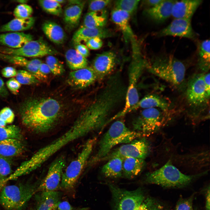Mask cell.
I'll return each instance as SVG.
<instances>
[{
    "label": "cell",
    "mask_w": 210,
    "mask_h": 210,
    "mask_svg": "<svg viewBox=\"0 0 210 210\" xmlns=\"http://www.w3.org/2000/svg\"><path fill=\"white\" fill-rule=\"evenodd\" d=\"M66 64L73 71L85 68L88 66L87 58L80 54L75 49H70L65 54Z\"/></svg>",
    "instance_id": "cell-34"
},
{
    "label": "cell",
    "mask_w": 210,
    "mask_h": 210,
    "mask_svg": "<svg viewBox=\"0 0 210 210\" xmlns=\"http://www.w3.org/2000/svg\"><path fill=\"white\" fill-rule=\"evenodd\" d=\"M32 35L23 32H15L0 34V44L13 48H19L32 40Z\"/></svg>",
    "instance_id": "cell-23"
},
{
    "label": "cell",
    "mask_w": 210,
    "mask_h": 210,
    "mask_svg": "<svg viewBox=\"0 0 210 210\" xmlns=\"http://www.w3.org/2000/svg\"><path fill=\"white\" fill-rule=\"evenodd\" d=\"M163 0H147L144 1V4L148 6L149 8L154 7L158 5Z\"/></svg>",
    "instance_id": "cell-53"
},
{
    "label": "cell",
    "mask_w": 210,
    "mask_h": 210,
    "mask_svg": "<svg viewBox=\"0 0 210 210\" xmlns=\"http://www.w3.org/2000/svg\"><path fill=\"white\" fill-rule=\"evenodd\" d=\"M42 28L45 35L52 42L58 44L64 42L65 32L61 27L57 23L47 21L43 24Z\"/></svg>",
    "instance_id": "cell-29"
},
{
    "label": "cell",
    "mask_w": 210,
    "mask_h": 210,
    "mask_svg": "<svg viewBox=\"0 0 210 210\" xmlns=\"http://www.w3.org/2000/svg\"><path fill=\"white\" fill-rule=\"evenodd\" d=\"M8 94V92L5 87L4 83L0 77V96L5 97Z\"/></svg>",
    "instance_id": "cell-52"
},
{
    "label": "cell",
    "mask_w": 210,
    "mask_h": 210,
    "mask_svg": "<svg viewBox=\"0 0 210 210\" xmlns=\"http://www.w3.org/2000/svg\"><path fill=\"white\" fill-rule=\"evenodd\" d=\"M0 58L15 65L21 66L34 76L39 81H45L47 76L42 74L38 68L32 63V60H28L25 57L12 55L0 52Z\"/></svg>",
    "instance_id": "cell-22"
},
{
    "label": "cell",
    "mask_w": 210,
    "mask_h": 210,
    "mask_svg": "<svg viewBox=\"0 0 210 210\" xmlns=\"http://www.w3.org/2000/svg\"><path fill=\"white\" fill-rule=\"evenodd\" d=\"M192 197L180 200L178 202L175 210H193Z\"/></svg>",
    "instance_id": "cell-45"
},
{
    "label": "cell",
    "mask_w": 210,
    "mask_h": 210,
    "mask_svg": "<svg viewBox=\"0 0 210 210\" xmlns=\"http://www.w3.org/2000/svg\"><path fill=\"white\" fill-rule=\"evenodd\" d=\"M150 151V147L147 141L145 138H138L114 149L100 161L108 160L116 157L123 159L132 157L144 160L148 155Z\"/></svg>",
    "instance_id": "cell-13"
},
{
    "label": "cell",
    "mask_w": 210,
    "mask_h": 210,
    "mask_svg": "<svg viewBox=\"0 0 210 210\" xmlns=\"http://www.w3.org/2000/svg\"><path fill=\"white\" fill-rule=\"evenodd\" d=\"M0 52L24 57H40L45 56L53 55L58 53L55 49L42 38L32 40L19 48L0 47Z\"/></svg>",
    "instance_id": "cell-12"
},
{
    "label": "cell",
    "mask_w": 210,
    "mask_h": 210,
    "mask_svg": "<svg viewBox=\"0 0 210 210\" xmlns=\"http://www.w3.org/2000/svg\"><path fill=\"white\" fill-rule=\"evenodd\" d=\"M38 3L43 10L48 13L57 16L62 13L61 4L55 0H40Z\"/></svg>",
    "instance_id": "cell-36"
},
{
    "label": "cell",
    "mask_w": 210,
    "mask_h": 210,
    "mask_svg": "<svg viewBox=\"0 0 210 210\" xmlns=\"http://www.w3.org/2000/svg\"><path fill=\"white\" fill-rule=\"evenodd\" d=\"M114 35L111 30L104 27L90 28L82 26L74 34L72 40L75 44H82L95 37L101 38L112 37Z\"/></svg>",
    "instance_id": "cell-21"
},
{
    "label": "cell",
    "mask_w": 210,
    "mask_h": 210,
    "mask_svg": "<svg viewBox=\"0 0 210 210\" xmlns=\"http://www.w3.org/2000/svg\"><path fill=\"white\" fill-rule=\"evenodd\" d=\"M204 73L196 74L189 79L187 85L186 99L188 106L197 111L196 118L209 103L210 93L206 88Z\"/></svg>",
    "instance_id": "cell-9"
},
{
    "label": "cell",
    "mask_w": 210,
    "mask_h": 210,
    "mask_svg": "<svg viewBox=\"0 0 210 210\" xmlns=\"http://www.w3.org/2000/svg\"><path fill=\"white\" fill-rule=\"evenodd\" d=\"M75 48V49L83 57L86 58L89 56V50L85 45L82 44H77L76 45Z\"/></svg>",
    "instance_id": "cell-49"
},
{
    "label": "cell",
    "mask_w": 210,
    "mask_h": 210,
    "mask_svg": "<svg viewBox=\"0 0 210 210\" xmlns=\"http://www.w3.org/2000/svg\"><path fill=\"white\" fill-rule=\"evenodd\" d=\"M210 187L209 186V188L207 191L206 194V195L205 203L206 210H210Z\"/></svg>",
    "instance_id": "cell-54"
},
{
    "label": "cell",
    "mask_w": 210,
    "mask_h": 210,
    "mask_svg": "<svg viewBox=\"0 0 210 210\" xmlns=\"http://www.w3.org/2000/svg\"><path fill=\"white\" fill-rule=\"evenodd\" d=\"M97 141L96 137L88 139L77 158L72 161L63 172L60 187L66 190L73 188L85 166L88 163Z\"/></svg>",
    "instance_id": "cell-8"
},
{
    "label": "cell",
    "mask_w": 210,
    "mask_h": 210,
    "mask_svg": "<svg viewBox=\"0 0 210 210\" xmlns=\"http://www.w3.org/2000/svg\"><path fill=\"white\" fill-rule=\"evenodd\" d=\"M28 1L27 0H18L17 1L20 4H25Z\"/></svg>",
    "instance_id": "cell-58"
},
{
    "label": "cell",
    "mask_w": 210,
    "mask_h": 210,
    "mask_svg": "<svg viewBox=\"0 0 210 210\" xmlns=\"http://www.w3.org/2000/svg\"><path fill=\"white\" fill-rule=\"evenodd\" d=\"M84 2V1L78 0H71L68 1L69 4H78Z\"/></svg>",
    "instance_id": "cell-55"
},
{
    "label": "cell",
    "mask_w": 210,
    "mask_h": 210,
    "mask_svg": "<svg viewBox=\"0 0 210 210\" xmlns=\"http://www.w3.org/2000/svg\"><path fill=\"white\" fill-rule=\"evenodd\" d=\"M8 182L6 179L4 181L0 182V191L1 190L3 187L6 185V184Z\"/></svg>",
    "instance_id": "cell-56"
},
{
    "label": "cell",
    "mask_w": 210,
    "mask_h": 210,
    "mask_svg": "<svg viewBox=\"0 0 210 210\" xmlns=\"http://www.w3.org/2000/svg\"><path fill=\"white\" fill-rule=\"evenodd\" d=\"M66 159L62 155L57 157L51 164L44 179L41 181L37 192L56 191L60 187Z\"/></svg>",
    "instance_id": "cell-14"
},
{
    "label": "cell",
    "mask_w": 210,
    "mask_h": 210,
    "mask_svg": "<svg viewBox=\"0 0 210 210\" xmlns=\"http://www.w3.org/2000/svg\"><path fill=\"white\" fill-rule=\"evenodd\" d=\"M143 137L140 133L128 128L123 121L114 122L99 141L98 151L88 162L92 166L100 161L111 151L112 149L120 144H126Z\"/></svg>",
    "instance_id": "cell-3"
},
{
    "label": "cell",
    "mask_w": 210,
    "mask_h": 210,
    "mask_svg": "<svg viewBox=\"0 0 210 210\" xmlns=\"http://www.w3.org/2000/svg\"><path fill=\"white\" fill-rule=\"evenodd\" d=\"M88 208H76L73 207L66 201H61L58 203L56 210H88Z\"/></svg>",
    "instance_id": "cell-47"
},
{
    "label": "cell",
    "mask_w": 210,
    "mask_h": 210,
    "mask_svg": "<svg viewBox=\"0 0 210 210\" xmlns=\"http://www.w3.org/2000/svg\"><path fill=\"white\" fill-rule=\"evenodd\" d=\"M202 1V0H176L172 6V16L174 19L191 20Z\"/></svg>",
    "instance_id": "cell-19"
},
{
    "label": "cell",
    "mask_w": 210,
    "mask_h": 210,
    "mask_svg": "<svg viewBox=\"0 0 210 210\" xmlns=\"http://www.w3.org/2000/svg\"><path fill=\"white\" fill-rule=\"evenodd\" d=\"M41 181L5 186L0 190V204L7 210H21L36 192Z\"/></svg>",
    "instance_id": "cell-7"
},
{
    "label": "cell",
    "mask_w": 210,
    "mask_h": 210,
    "mask_svg": "<svg viewBox=\"0 0 210 210\" xmlns=\"http://www.w3.org/2000/svg\"><path fill=\"white\" fill-rule=\"evenodd\" d=\"M22 135L20 128L15 125L0 127V140L9 139L21 140Z\"/></svg>",
    "instance_id": "cell-35"
},
{
    "label": "cell",
    "mask_w": 210,
    "mask_h": 210,
    "mask_svg": "<svg viewBox=\"0 0 210 210\" xmlns=\"http://www.w3.org/2000/svg\"><path fill=\"white\" fill-rule=\"evenodd\" d=\"M6 178L3 177L0 174V182L4 181Z\"/></svg>",
    "instance_id": "cell-60"
},
{
    "label": "cell",
    "mask_w": 210,
    "mask_h": 210,
    "mask_svg": "<svg viewBox=\"0 0 210 210\" xmlns=\"http://www.w3.org/2000/svg\"><path fill=\"white\" fill-rule=\"evenodd\" d=\"M132 58L128 70V83L127 87L123 108L113 116L116 119L121 117L127 109L139 100L137 90L138 83L144 69L147 68L148 62L143 58L140 47L136 40L131 41Z\"/></svg>",
    "instance_id": "cell-5"
},
{
    "label": "cell",
    "mask_w": 210,
    "mask_h": 210,
    "mask_svg": "<svg viewBox=\"0 0 210 210\" xmlns=\"http://www.w3.org/2000/svg\"><path fill=\"white\" fill-rule=\"evenodd\" d=\"M38 69L42 74L46 76L51 72L49 66L46 63H42L40 65Z\"/></svg>",
    "instance_id": "cell-51"
},
{
    "label": "cell",
    "mask_w": 210,
    "mask_h": 210,
    "mask_svg": "<svg viewBox=\"0 0 210 210\" xmlns=\"http://www.w3.org/2000/svg\"><path fill=\"white\" fill-rule=\"evenodd\" d=\"M46 63L51 72L54 75H60L63 74L64 69L63 65L58 59L53 55H48L46 58Z\"/></svg>",
    "instance_id": "cell-38"
},
{
    "label": "cell",
    "mask_w": 210,
    "mask_h": 210,
    "mask_svg": "<svg viewBox=\"0 0 210 210\" xmlns=\"http://www.w3.org/2000/svg\"><path fill=\"white\" fill-rule=\"evenodd\" d=\"M6 124V123L3 120L0 118V127L5 126Z\"/></svg>",
    "instance_id": "cell-57"
},
{
    "label": "cell",
    "mask_w": 210,
    "mask_h": 210,
    "mask_svg": "<svg viewBox=\"0 0 210 210\" xmlns=\"http://www.w3.org/2000/svg\"><path fill=\"white\" fill-rule=\"evenodd\" d=\"M167 112L157 108L144 109L133 122V130L140 133L143 137L154 133L166 123Z\"/></svg>",
    "instance_id": "cell-11"
},
{
    "label": "cell",
    "mask_w": 210,
    "mask_h": 210,
    "mask_svg": "<svg viewBox=\"0 0 210 210\" xmlns=\"http://www.w3.org/2000/svg\"><path fill=\"white\" fill-rule=\"evenodd\" d=\"M25 147L21 140L9 139L0 140V155L7 158L16 156L22 154Z\"/></svg>",
    "instance_id": "cell-26"
},
{
    "label": "cell",
    "mask_w": 210,
    "mask_h": 210,
    "mask_svg": "<svg viewBox=\"0 0 210 210\" xmlns=\"http://www.w3.org/2000/svg\"><path fill=\"white\" fill-rule=\"evenodd\" d=\"M61 111L60 103L53 98H31L21 105L20 113L23 125L34 132L43 133L54 127Z\"/></svg>",
    "instance_id": "cell-1"
},
{
    "label": "cell",
    "mask_w": 210,
    "mask_h": 210,
    "mask_svg": "<svg viewBox=\"0 0 210 210\" xmlns=\"http://www.w3.org/2000/svg\"><path fill=\"white\" fill-rule=\"evenodd\" d=\"M33 12L32 8L26 4L17 6L14 11V15L16 18L24 19L30 17Z\"/></svg>",
    "instance_id": "cell-40"
},
{
    "label": "cell",
    "mask_w": 210,
    "mask_h": 210,
    "mask_svg": "<svg viewBox=\"0 0 210 210\" xmlns=\"http://www.w3.org/2000/svg\"><path fill=\"white\" fill-rule=\"evenodd\" d=\"M9 158L0 155V174L6 178L11 173V163Z\"/></svg>",
    "instance_id": "cell-42"
},
{
    "label": "cell",
    "mask_w": 210,
    "mask_h": 210,
    "mask_svg": "<svg viewBox=\"0 0 210 210\" xmlns=\"http://www.w3.org/2000/svg\"><path fill=\"white\" fill-rule=\"evenodd\" d=\"M111 1L109 0H94L90 1L89 4V12H99L107 6Z\"/></svg>",
    "instance_id": "cell-43"
},
{
    "label": "cell",
    "mask_w": 210,
    "mask_h": 210,
    "mask_svg": "<svg viewBox=\"0 0 210 210\" xmlns=\"http://www.w3.org/2000/svg\"><path fill=\"white\" fill-rule=\"evenodd\" d=\"M97 80L96 75L92 68L87 66L70 72L68 82L74 88L83 89L90 85Z\"/></svg>",
    "instance_id": "cell-17"
},
{
    "label": "cell",
    "mask_w": 210,
    "mask_h": 210,
    "mask_svg": "<svg viewBox=\"0 0 210 210\" xmlns=\"http://www.w3.org/2000/svg\"><path fill=\"white\" fill-rule=\"evenodd\" d=\"M86 46L88 48L92 50H97L102 47L103 42L101 38L95 37L88 40L86 43Z\"/></svg>",
    "instance_id": "cell-46"
},
{
    "label": "cell",
    "mask_w": 210,
    "mask_h": 210,
    "mask_svg": "<svg viewBox=\"0 0 210 210\" xmlns=\"http://www.w3.org/2000/svg\"><path fill=\"white\" fill-rule=\"evenodd\" d=\"M16 79L20 84L29 85L38 83L39 81L32 74L26 70L17 71Z\"/></svg>",
    "instance_id": "cell-39"
},
{
    "label": "cell",
    "mask_w": 210,
    "mask_h": 210,
    "mask_svg": "<svg viewBox=\"0 0 210 210\" xmlns=\"http://www.w3.org/2000/svg\"><path fill=\"white\" fill-rule=\"evenodd\" d=\"M144 159L128 157L123 159V176L131 179L138 176L145 165Z\"/></svg>",
    "instance_id": "cell-27"
},
{
    "label": "cell",
    "mask_w": 210,
    "mask_h": 210,
    "mask_svg": "<svg viewBox=\"0 0 210 210\" xmlns=\"http://www.w3.org/2000/svg\"><path fill=\"white\" fill-rule=\"evenodd\" d=\"M107 19L108 14L106 10H102L100 14L98 12H89L84 17L83 26L90 28L104 27Z\"/></svg>",
    "instance_id": "cell-33"
},
{
    "label": "cell",
    "mask_w": 210,
    "mask_h": 210,
    "mask_svg": "<svg viewBox=\"0 0 210 210\" xmlns=\"http://www.w3.org/2000/svg\"><path fill=\"white\" fill-rule=\"evenodd\" d=\"M96 130L92 119L86 111L83 110L71 126L65 133L35 153V158L39 163L43 164L66 145Z\"/></svg>",
    "instance_id": "cell-2"
},
{
    "label": "cell",
    "mask_w": 210,
    "mask_h": 210,
    "mask_svg": "<svg viewBox=\"0 0 210 210\" xmlns=\"http://www.w3.org/2000/svg\"><path fill=\"white\" fill-rule=\"evenodd\" d=\"M58 3L60 4H63L65 3L66 1L64 0H55Z\"/></svg>",
    "instance_id": "cell-59"
},
{
    "label": "cell",
    "mask_w": 210,
    "mask_h": 210,
    "mask_svg": "<svg viewBox=\"0 0 210 210\" xmlns=\"http://www.w3.org/2000/svg\"><path fill=\"white\" fill-rule=\"evenodd\" d=\"M14 118L15 115L12 110L9 107H4L0 111V118L6 124L12 123Z\"/></svg>",
    "instance_id": "cell-44"
},
{
    "label": "cell",
    "mask_w": 210,
    "mask_h": 210,
    "mask_svg": "<svg viewBox=\"0 0 210 210\" xmlns=\"http://www.w3.org/2000/svg\"><path fill=\"white\" fill-rule=\"evenodd\" d=\"M140 1L133 0L117 1L115 2L116 8L125 11L130 15L136 10Z\"/></svg>",
    "instance_id": "cell-37"
},
{
    "label": "cell",
    "mask_w": 210,
    "mask_h": 210,
    "mask_svg": "<svg viewBox=\"0 0 210 210\" xmlns=\"http://www.w3.org/2000/svg\"><path fill=\"white\" fill-rule=\"evenodd\" d=\"M108 185L112 196V210H137L145 199L140 188L128 190L112 183Z\"/></svg>",
    "instance_id": "cell-10"
},
{
    "label": "cell",
    "mask_w": 210,
    "mask_h": 210,
    "mask_svg": "<svg viewBox=\"0 0 210 210\" xmlns=\"http://www.w3.org/2000/svg\"><path fill=\"white\" fill-rule=\"evenodd\" d=\"M200 175L185 174L169 160L160 168L147 174L143 182L167 188H180L189 184Z\"/></svg>",
    "instance_id": "cell-6"
},
{
    "label": "cell",
    "mask_w": 210,
    "mask_h": 210,
    "mask_svg": "<svg viewBox=\"0 0 210 210\" xmlns=\"http://www.w3.org/2000/svg\"><path fill=\"white\" fill-rule=\"evenodd\" d=\"M152 74L178 88L184 84L186 67L183 63L170 55H156L147 68Z\"/></svg>",
    "instance_id": "cell-4"
},
{
    "label": "cell",
    "mask_w": 210,
    "mask_h": 210,
    "mask_svg": "<svg viewBox=\"0 0 210 210\" xmlns=\"http://www.w3.org/2000/svg\"><path fill=\"white\" fill-rule=\"evenodd\" d=\"M117 60L116 54L112 51L105 52L96 56L91 67L97 80L103 79L112 71L116 65Z\"/></svg>",
    "instance_id": "cell-16"
},
{
    "label": "cell",
    "mask_w": 210,
    "mask_h": 210,
    "mask_svg": "<svg viewBox=\"0 0 210 210\" xmlns=\"http://www.w3.org/2000/svg\"><path fill=\"white\" fill-rule=\"evenodd\" d=\"M130 16L128 13L116 8L112 11L111 14L113 22L121 30L126 39L131 41L135 37L130 24Z\"/></svg>",
    "instance_id": "cell-25"
},
{
    "label": "cell",
    "mask_w": 210,
    "mask_h": 210,
    "mask_svg": "<svg viewBox=\"0 0 210 210\" xmlns=\"http://www.w3.org/2000/svg\"><path fill=\"white\" fill-rule=\"evenodd\" d=\"M36 195V210H56L61 193L57 191L39 192Z\"/></svg>",
    "instance_id": "cell-24"
},
{
    "label": "cell",
    "mask_w": 210,
    "mask_h": 210,
    "mask_svg": "<svg viewBox=\"0 0 210 210\" xmlns=\"http://www.w3.org/2000/svg\"><path fill=\"white\" fill-rule=\"evenodd\" d=\"M197 65L198 68L204 72L209 69L210 65V41L205 40L199 42L197 46Z\"/></svg>",
    "instance_id": "cell-30"
},
{
    "label": "cell",
    "mask_w": 210,
    "mask_h": 210,
    "mask_svg": "<svg viewBox=\"0 0 210 210\" xmlns=\"http://www.w3.org/2000/svg\"><path fill=\"white\" fill-rule=\"evenodd\" d=\"M17 71L13 67L8 66L4 68L2 70L1 73L3 76L8 78L15 76Z\"/></svg>",
    "instance_id": "cell-50"
},
{
    "label": "cell",
    "mask_w": 210,
    "mask_h": 210,
    "mask_svg": "<svg viewBox=\"0 0 210 210\" xmlns=\"http://www.w3.org/2000/svg\"><path fill=\"white\" fill-rule=\"evenodd\" d=\"M8 89L14 93H17L21 87L20 84L14 78H11L6 83Z\"/></svg>",
    "instance_id": "cell-48"
},
{
    "label": "cell",
    "mask_w": 210,
    "mask_h": 210,
    "mask_svg": "<svg viewBox=\"0 0 210 210\" xmlns=\"http://www.w3.org/2000/svg\"><path fill=\"white\" fill-rule=\"evenodd\" d=\"M170 102L167 99L157 94L147 95L135 104L126 110L121 115L122 117L127 113L139 108L144 109L157 108L168 111L171 106Z\"/></svg>",
    "instance_id": "cell-18"
},
{
    "label": "cell",
    "mask_w": 210,
    "mask_h": 210,
    "mask_svg": "<svg viewBox=\"0 0 210 210\" xmlns=\"http://www.w3.org/2000/svg\"><path fill=\"white\" fill-rule=\"evenodd\" d=\"M123 160L118 157L108 160L102 168L101 172L103 175L110 178H118L122 177Z\"/></svg>",
    "instance_id": "cell-31"
},
{
    "label": "cell",
    "mask_w": 210,
    "mask_h": 210,
    "mask_svg": "<svg viewBox=\"0 0 210 210\" xmlns=\"http://www.w3.org/2000/svg\"><path fill=\"white\" fill-rule=\"evenodd\" d=\"M191 20L174 19L167 26L155 33L157 37L177 36L194 39L196 34L192 27Z\"/></svg>",
    "instance_id": "cell-15"
},
{
    "label": "cell",
    "mask_w": 210,
    "mask_h": 210,
    "mask_svg": "<svg viewBox=\"0 0 210 210\" xmlns=\"http://www.w3.org/2000/svg\"><path fill=\"white\" fill-rule=\"evenodd\" d=\"M35 19L32 17L24 19L15 18L0 27V32H18L28 30L33 25Z\"/></svg>",
    "instance_id": "cell-32"
},
{
    "label": "cell",
    "mask_w": 210,
    "mask_h": 210,
    "mask_svg": "<svg viewBox=\"0 0 210 210\" xmlns=\"http://www.w3.org/2000/svg\"><path fill=\"white\" fill-rule=\"evenodd\" d=\"M175 1L163 0L156 6L145 10L144 14L156 23H163L172 16V9Z\"/></svg>",
    "instance_id": "cell-20"
},
{
    "label": "cell",
    "mask_w": 210,
    "mask_h": 210,
    "mask_svg": "<svg viewBox=\"0 0 210 210\" xmlns=\"http://www.w3.org/2000/svg\"><path fill=\"white\" fill-rule=\"evenodd\" d=\"M137 210H166L160 204L150 198L145 199Z\"/></svg>",
    "instance_id": "cell-41"
},
{
    "label": "cell",
    "mask_w": 210,
    "mask_h": 210,
    "mask_svg": "<svg viewBox=\"0 0 210 210\" xmlns=\"http://www.w3.org/2000/svg\"><path fill=\"white\" fill-rule=\"evenodd\" d=\"M85 2L78 4H69L64 12V20L67 28L72 29L78 25Z\"/></svg>",
    "instance_id": "cell-28"
}]
</instances>
